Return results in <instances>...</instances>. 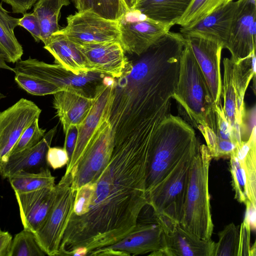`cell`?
<instances>
[{"instance_id":"obj_1","label":"cell","mask_w":256,"mask_h":256,"mask_svg":"<svg viewBox=\"0 0 256 256\" xmlns=\"http://www.w3.org/2000/svg\"><path fill=\"white\" fill-rule=\"evenodd\" d=\"M149 148L144 144L114 140L107 165L94 181L85 184L90 196L86 212L69 218L59 256H71L80 246L87 248L88 254L116 243L132 230L148 205Z\"/></svg>"},{"instance_id":"obj_2","label":"cell","mask_w":256,"mask_h":256,"mask_svg":"<svg viewBox=\"0 0 256 256\" xmlns=\"http://www.w3.org/2000/svg\"><path fill=\"white\" fill-rule=\"evenodd\" d=\"M199 143L195 130L178 116H168L151 141L146 182V196L158 186L179 163L196 152Z\"/></svg>"},{"instance_id":"obj_3","label":"cell","mask_w":256,"mask_h":256,"mask_svg":"<svg viewBox=\"0 0 256 256\" xmlns=\"http://www.w3.org/2000/svg\"><path fill=\"white\" fill-rule=\"evenodd\" d=\"M172 98L176 101L179 110L184 114L191 126L197 129L208 126L216 134L215 104L186 40L180 56L178 78Z\"/></svg>"},{"instance_id":"obj_4","label":"cell","mask_w":256,"mask_h":256,"mask_svg":"<svg viewBox=\"0 0 256 256\" xmlns=\"http://www.w3.org/2000/svg\"><path fill=\"white\" fill-rule=\"evenodd\" d=\"M212 158L205 144H199L190 168V177L180 226L203 240L211 239L214 224L208 190Z\"/></svg>"},{"instance_id":"obj_5","label":"cell","mask_w":256,"mask_h":256,"mask_svg":"<svg viewBox=\"0 0 256 256\" xmlns=\"http://www.w3.org/2000/svg\"><path fill=\"white\" fill-rule=\"evenodd\" d=\"M223 64L222 106L238 144L240 146L242 142L240 130L246 109L244 95L251 80L256 76L255 52L238 62L226 58L223 60Z\"/></svg>"},{"instance_id":"obj_6","label":"cell","mask_w":256,"mask_h":256,"mask_svg":"<svg viewBox=\"0 0 256 256\" xmlns=\"http://www.w3.org/2000/svg\"><path fill=\"white\" fill-rule=\"evenodd\" d=\"M196 153L182 160L166 178L146 196L148 205L152 208L155 216H162L180 222L192 163Z\"/></svg>"},{"instance_id":"obj_7","label":"cell","mask_w":256,"mask_h":256,"mask_svg":"<svg viewBox=\"0 0 256 256\" xmlns=\"http://www.w3.org/2000/svg\"><path fill=\"white\" fill-rule=\"evenodd\" d=\"M72 172L64 174L55 186V198L46 220L34 233L46 255L58 256L59 246L73 209L76 192L72 188Z\"/></svg>"},{"instance_id":"obj_8","label":"cell","mask_w":256,"mask_h":256,"mask_svg":"<svg viewBox=\"0 0 256 256\" xmlns=\"http://www.w3.org/2000/svg\"><path fill=\"white\" fill-rule=\"evenodd\" d=\"M113 147L112 127L103 110L82 156L71 170L74 191L98 176L110 160Z\"/></svg>"},{"instance_id":"obj_9","label":"cell","mask_w":256,"mask_h":256,"mask_svg":"<svg viewBox=\"0 0 256 256\" xmlns=\"http://www.w3.org/2000/svg\"><path fill=\"white\" fill-rule=\"evenodd\" d=\"M118 22L120 43L124 52L138 56L174 25L153 20L135 10L127 11Z\"/></svg>"},{"instance_id":"obj_10","label":"cell","mask_w":256,"mask_h":256,"mask_svg":"<svg viewBox=\"0 0 256 256\" xmlns=\"http://www.w3.org/2000/svg\"><path fill=\"white\" fill-rule=\"evenodd\" d=\"M66 20V26L60 30L77 44L120 42L118 20L106 19L89 11L78 12L70 15Z\"/></svg>"},{"instance_id":"obj_11","label":"cell","mask_w":256,"mask_h":256,"mask_svg":"<svg viewBox=\"0 0 256 256\" xmlns=\"http://www.w3.org/2000/svg\"><path fill=\"white\" fill-rule=\"evenodd\" d=\"M41 112L35 103L24 98L0 112V163L6 161L24 132Z\"/></svg>"},{"instance_id":"obj_12","label":"cell","mask_w":256,"mask_h":256,"mask_svg":"<svg viewBox=\"0 0 256 256\" xmlns=\"http://www.w3.org/2000/svg\"><path fill=\"white\" fill-rule=\"evenodd\" d=\"M163 232L164 248L150 256H213L215 242L203 240L185 230L179 222L155 216Z\"/></svg>"},{"instance_id":"obj_13","label":"cell","mask_w":256,"mask_h":256,"mask_svg":"<svg viewBox=\"0 0 256 256\" xmlns=\"http://www.w3.org/2000/svg\"><path fill=\"white\" fill-rule=\"evenodd\" d=\"M237 12L224 48L238 62L250 56L256 48V0H238Z\"/></svg>"},{"instance_id":"obj_14","label":"cell","mask_w":256,"mask_h":256,"mask_svg":"<svg viewBox=\"0 0 256 256\" xmlns=\"http://www.w3.org/2000/svg\"><path fill=\"white\" fill-rule=\"evenodd\" d=\"M189 42L202 72L214 104L222 101V79L220 72L223 44L195 35L183 36Z\"/></svg>"},{"instance_id":"obj_15","label":"cell","mask_w":256,"mask_h":256,"mask_svg":"<svg viewBox=\"0 0 256 256\" xmlns=\"http://www.w3.org/2000/svg\"><path fill=\"white\" fill-rule=\"evenodd\" d=\"M14 70V73L18 72L33 76L62 90L74 87L85 90L86 86H90V84L99 79V76L102 74L94 72L76 74L60 64H48L30 57L16 62Z\"/></svg>"},{"instance_id":"obj_16","label":"cell","mask_w":256,"mask_h":256,"mask_svg":"<svg viewBox=\"0 0 256 256\" xmlns=\"http://www.w3.org/2000/svg\"><path fill=\"white\" fill-rule=\"evenodd\" d=\"M91 72L117 78L122 76L129 62L118 42L78 44Z\"/></svg>"},{"instance_id":"obj_17","label":"cell","mask_w":256,"mask_h":256,"mask_svg":"<svg viewBox=\"0 0 256 256\" xmlns=\"http://www.w3.org/2000/svg\"><path fill=\"white\" fill-rule=\"evenodd\" d=\"M163 232L156 218L154 222H138L125 236L107 248L122 252L124 256L152 253L164 248Z\"/></svg>"},{"instance_id":"obj_18","label":"cell","mask_w":256,"mask_h":256,"mask_svg":"<svg viewBox=\"0 0 256 256\" xmlns=\"http://www.w3.org/2000/svg\"><path fill=\"white\" fill-rule=\"evenodd\" d=\"M53 95V106L64 133L70 126L82 122L94 100V96L87 94L84 90L74 87L66 88Z\"/></svg>"},{"instance_id":"obj_19","label":"cell","mask_w":256,"mask_h":256,"mask_svg":"<svg viewBox=\"0 0 256 256\" xmlns=\"http://www.w3.org/2000/svg\"><path fill=\"white\" fill-rule=\"evenodd\" d=\"M114 78L106 76L95 88L94 102L82 122L78 126L76 145L65 174L70 172L82 156L102 114Z\"/></svg>"},{"instance_id":"obj_20","label":"cell","mask_w":256,"mask_h":256,"mask_svg":"<svg viewBox=\"0 0 256 256\" xmlns=\"http://www.w3.org/2000/svg\"><path fill=\"white\" fill-rule=\"evenodd\" d=\"M14 193L24 228L34 234L42 226L52 208L55 198V186Z\"/></svg>"},{"instance_id":"obj_21","label":"cell","mask_w":256,"mask_h":256,"mask_svg":"<svg viewBox=\"0 0 256 256\" xmlns=\"http://www.w3.org/2000/svg\"><path fill=\"white\" fill-rule=\"evenodd\" d=\"M56 131V126L45 134L34 146L10 155L5 162L0 163V174L8 178L20 171L38 172L44 167L46 154Z\"/></svg>"},{"instance_id":"obj_22","label":"cell","mask_w":256,"mask_h":256,"mask_svg":"<svg viewBox=\"0 0 256 256\" xmlns=\"http://www.w3.org/2000/svg\"><path fill=\"white\" fill-rule=\"evenodd\" d=\"M238 0L232 1L221 6L196 25L188 28H180L183 36L195 35L218 41L224 44L235 18Z\"/></svg>"},{"instance_id":"obj_23","label":"cell","mask_w":256,"mask_h":256,"mask_svg":"<svg viewBox=\"0 0 256 256\" xmlns=\"http://www.w3.org/2000/svg\"><path fill=\"white\" fill-rule=\"evenodd\" d=\"M44 48L53 56L55 64L74 74L91 72L79 46L60 29L51 36Z\"/></svg>"},{"instance_id":"obj_24","label":"cell","mask_w":256,"mask_h":256,"mask_svg":"<svg viewBox=\"0 0 256 256\" xmlns=\"http://www.w3.org/2000/svg\"><path fill=\"white\" fill-rule=\"evenodd\" d=\"M187 7L178 0H136L133 10L153 20L176 24Z\"/></svg>"},{"instance_id":"obj_25","label":"cell","mask_w":256,"mask_h":256,"mask_svg":"<svg viewBox=\"0 0 256 256\" xmlns=\"http://www.w3.org/2000/svg\"><path fill=\"white\" fill-rule=\"evenodd\" d=\"M8 13L0 2V54L6 62L14 64L20 60L24 50L14 34L19 18Z\"/></svg>"},{"instance_id":"obj_26","label":"cell","mask_w":256,"mask_h":256,"mask_svg":"<svg viewBox=\"0 0 256 256\" xmlns=\"http://www.w3.org/2000/svg\"><path fill=\"white\" fill-rule=\"evenodd\" d=\"M70 4L69 0H38L34 4L33 12L39 22L41 41L44 44L53 34L60 30V10Z\"/></svg>"},{"instance_id":"obj_27","label":"cell","mask_w":256,"mask_h":256,"mask_svg":"<svg viewBox=\"0 0 256 256\" xmlns=\"http://www.w3.org/2000/svg\"><path fill=\"white\" fill-rule=\"evenodd\" d=\"M234 152L244 168L246 178L248 200L256 204V128L248 140Z\"/></svg>"},{"instance_id":"obj_28","label":"cell","mask_w":256,"mask_h":256,"mask_svg":"<svg viewBox=\"0 0 256 256\" xmlns=\"http://www.w3.org/2000/svg\"><path fill=\"white\" fill-rule=\"evenodd\" d=\"M14 192H26L55 186V178L48 168L38 172L20 171L8 178Z\"/></svg>"},{"instance_id":"obj_29","label":"cell","mask_w":256,"mask_h":256,"mask_svg":"<svg viewBox=\"0 0 256 256\" xmlns=\"http://www.w3.org/2000/svg\"><path fill=\"white\" fill-rule=\"evenodd\" d=\"M233 0H192L176 24L180 28L194 26L221 6Z\"/></svg>"},{"instance_id":"obj_30","label":"cell","mask_w":256,"mask_h":256,"mask_svg":"<svg viewBox=\"0 0 256 256\" xmlns=\"http://www.w3.org/2000/svg\"><path fill=\"white\" fill-rule=\"evenodd\" d=\"M78 12L89 11L104 18L118 20L128 11L123 0H72Z\"/></svg>"},{"instance_id":"obj_31","label":"cell","mask_w":256,"mask_h":256,"mask_svg":"<svg viewBox=\"0 0 256 256\" xmlns=\"http://www.w3.org/2000/svg\"><path fill=\"white\" fill-rule=\"evenodd\" d=\"M46 255L38 244L34 234L24 228L12 238L8 256H44Z\"/></svg>"},{"instance_id":"obj_32","label":"cell","mask_w":256,"mask_h":256,"mask_svg":"<svg viewBox=\"0 0 256 256\" xmlns=\"http://www.w3.org/2000/svg\"><path fill=\"white\" fill-rule=\"evenodd\" d=\"M218 240L215 242L213 256H238L240 228L233 222L226 225L218 234Z\"/></svg>"},{"instance_id":"obj_33","label":"cell","mask_w":256,"mask_h":256,"mask_svg":"<svg viewBox=\"0 0 256 256\" xmlns=\"http://www.w3.org/2000/svg\"><path fill=\"white\" fill-rule=\"evenodd\" d=\"M14 80L18 85L28 94L34 96L54 94L62 90L58 86L33 76L16 72Z\"/></svg>"},{"instance_id":"obj_34","label":"cell","mask_w":256,"mask_h":256,"mask_svg":"<svg viewBox=\"0 0 256 256\" xmlns=\"http://www.w3.org/2000/svg\"><path fill=\"white\" fill-rule=\"evenodd\" d=\"M230 158L232 184L235 193L234 198L239 202L244 204L248 200L244 170L234 150L230 154Z\"/></svg>"},{"instance_id":"obj_35","label":"cell","mask_w":256,"mask_h":256,"mask_svg":"<svg viewBox=\"0 0 256 256\" xmlns=\"http://www.w3.org/2000/svg\"><path fill=\"white\" fill-rule=\"evenodd\" d=\"M38 119L35 120L26 129L12 148L10 155L34 146L46 134V130L40 127Z\"/></svg>"},{"instance_id":"obj_36","label":"cell","mask_w":256,"mask_h":256,"mask_svg":"<svg viewBox=\"0 0 256 256\" xmlns=\"http://www.w3.org/2000/svg\"><path fill=\"white\" fill-rule=\"evenodd\" d=\"M214 111L218 136L222 139L232 142L236 147L238 146L232 128L225 116L222 101L218 104H215Z\"/></svg>"},{"instance_id":"obj_37","label":"cell","mask_w":256,"mask_h":256,"mask_svg":"<svg viewBox=\"0 0 256 256\" xmlns=\"http://www.w3.org/2000/svg\"><path fill=\"white\" fill-rule=\"evenodd\" d=\"M251 226L248 213L246 210L244 220L240 228V242L238 256H249Z\"/></svg>"},{"instance_id":"obj_38","label":"cell","mask_w":256,"mask_h":256,"mask_svg":"<svg viewBox=\"0 0 256 256\" xmlns=\"http://www.w3.org/2000/svg\"><path fill=\"white\" fill-rule=\"evenodd\" d=\"M46 162L52 169L61 168L69 161L68 153L63 148L50 147L46 154Z\"/></svg>"},{"instance_id":"obj_39","label":"cell","mask_w":256,"mask_h":256,"mask_svg":"<svg viewBox=\"0 0 256 256\" xmlns=\"http://www.w3.org/2000/svg\"><path fill=\"white\" fill-rule=\"evenodd\" d=\"M18 26L26 30L36 42L41 41L39 22L33 12L23 14L22 17L19 18Z\"/></svg>"},{"instance_id":"obj_40","label":"cell","mask_w":256,"mask_h":256,"mask_svg":"<svg viewBox=\"0 0 256 256\" xmlns=\"http://www.w3.org/2000/svg\"><path fill=\"white\" fill-rule=\"evenodd\" d=\"M256 128V106L246 110L242 117L240 127V137L242 142L250 138L254 128Z\"/></svg>"},{"instance_id":"obj_41","label":"cell","mask_w":256,"mask_h":256,"mask_svg":"<svg viewBox=\"0 0 256 256\" xmlns=\"http://www.w3.org/2000/svg\"><path fill=\"white\" fill-rule=\"evenodd\" d=\"M64 134L65 140L64 148L68 153L70 161L76 143L78 134V126H70Z\"/></svg>"},{"instance_id":"obj_42","label":"cell","mask_w":256,"mask_h":256,"mask_svg":"<svg viewBox=\"0 0 256 256\" xmlns=\"http://www.w3.org/2000/svg\"><path fill=\"white\" fill-rule=\"evenodd\" d=\"M236 148V145L232 142L222 139L218 136L214 159L230 158Z\"/></svg>"},{"instance_id":"obj_43","label":"cell","mask_w":256,"mask_h":256,"mask_svg":"<svg viewBox=\"0 0 256 256\" xmlns=\"http://www.w3.org/2000/svg\"><path fill=\"white\" fill-rule=\"evenodd\" d=\"M38 0H2L12 7V12L24 14Z\"/></svg>"},{"instance_id":"obj_44","label":"cell","mask_w":256,"mask_h":256,"mask_svg":"<svg viewBox=\"0 0 256 256\" xmlns=\"http://www.w3.org/2000/svg\"><path fill=\"white\" fill-rule=\"evenodd\" d=\"M12 240V235L0 228V256H8Z\"/></svg>"},{"instance_id":"obj_45","label":"cell","mask_w":256,"mask_h":256,"mask_svg":"<svg viewBox=\"0 0 256 256\" xmlns=\"http://www.w3.org/2000/svg\"><path fill=\"white\" fill-rule=\"evenodd\" d=\"M88 252L86 247L80 246L76 248L72 253L71 256H86Z\"/></svg>"},{"instance_id":"obj_46","label":"cell","mask_w":256,"mask_h":256,"mask_svg":"<svg viewBox=\"0 0 256 256\" xmlns=\"http://www.w3.org/2000/svg\"><path fill=\"white\" fill-rule=\"evenodd\" d=\"M0 68L8 70L14 72V68L8 66L3 56L0 54Z\"/></svg>"},{"instance_id":"obj_47","label":"cell","mask_w":256,"mask_h":256,"mask_svg":"<svg viewBox=\"0 0 256 256\" xmlns=\"http://www.w3.org/2000/svg\"><path fill=\"white\" fill-rule=\"evenodd\" d=\"M123 1L128 11L133 10L136 0H123Z\"/></svg>"},{"instance_id":"obj_48","label":"cell","mask_w":256,"mask_h":256,"mask_svg":"<svg viewBox=\"0 0 256 256\" xmlns=\"http://www.w3.org/2000/svg\"><path fill=\"white\" fill-rule=\"evenodd\" d=\"M256 244L254 243L250 248L249 256H256Z\"/></svg>"},{"instance_id":"obj_49","label":"cell","mask_w":256,"mask_h":256,"mask_svg":"<svg viewBox=\"0 0 256 256\" xmlns=\"http://www.w3.org/2000/svg\"><path fill=\"white\" fill-rule=\"evenodd\" d=\"M178 0L180 1V2H182V3L185 4L186 5L188 6L189 5V4H190V2H191V1L192 0Z\"/></svg>"},{"instance_id":"obj_50","label":"cell","mask_w":256,"mask_h":256,"mask_svg":"<svg viewBox=\"0 0 256 256\" xmlns=\"http://www.w3.org/2000/svg\"><path fill=\"white\" fill-rule=\"evenodd\" d=\"M6 98V96L0 92V100Z\"/></svg>"}]
</instances>
